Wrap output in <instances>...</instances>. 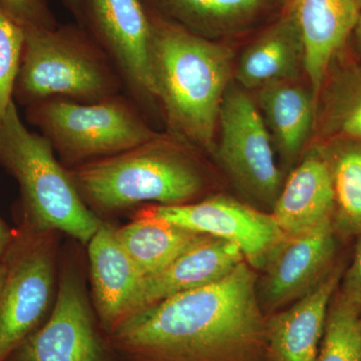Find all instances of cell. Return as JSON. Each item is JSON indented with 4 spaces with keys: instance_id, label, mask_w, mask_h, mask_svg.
<instances>
[{
    "instance_id": "1",
    "label": "cell",
    "mask_w": 361,
    "mask_h": 361,
    "mask_svg": "<svg viewBox=\"0 0 361 361\" xmlns=\"http://www.w3.org/2000/svg\"><path fill=\"white\" fill-rule=\"evenodd\" d=\"M111 339L133 361H267L253 271L229 273L126 318Z\"/></svg>"
},
{
    "instance_id": "2",
    "label": "cell",
    "mask_w": 361,
    "mask_h": 361,
    "mask_svg": "<svg viewBox=\"0 0 361 361\" xmlns=\"http://www.w3.org/2000/svg\"><path fill=\"white\" fill-rule=\"evenodd\" d=\"M147 9L152 82L167 133L214 152L221 104L234 77L233 51Z\"/></svg>"
},
{
    "instance_id": "3",
    "label": "cell",
    "mask_w": 361,
    "mask_h": 361,
    "mask_svg": "<svg viewBox=\"0 0 361 361\" xmlns=\"http://www.w3.org/2000/svg\"><path fill=\"white\" fill-rule=\"evenodd\" d=\"M194 148L159 133L123 153L68 170L85 204L99 212H116L140 204L182 205L198 201L207 187Z\"/></svg>"
},
{
    "instance_id": "4",
    "label": "cell",
    "mask_w": 361,
    "mask_h": 361,
    "mask_svg": "<svg viewBox=\"0 0 361 361\" xmlns=\"http://www.w3.org/2000/svg\"><path fill=\"white\" fill-rule=\"evenodd\" d=\"M13 99L30 106L61 97L96 103L123 92L118 71L80 23L26 27Z\"/></svg>"
},
{
    "instance_id": "5",
    "label": "cell",
    "mask_w": 361,
    "mask_h": 361,
    "mask_svg": "<svg viewBox=\"0 0 361 361\" xmlns=\"http://www.w3.org/2000/svg\"><path fill=\"white\" fill-rule=\"evenodd\" d=\"M0 163L20 185L32 231L63 232L89 243L103 221L85 204L51 144L21 122L14 102L0 123Z\"/></svg>"
},
{
    "instance_id": "6",
    "label": "cell",
    "mask_w": 361,
    "mask_h": 361,
    "mask_svg": "<svg viewBox=\"0 0 361 361\" xmlns=\"http://www.w3.org/2000/svg\"><path fill=\"white\" fill-rule=\"evenodd\" d=\"M26 116L70 169L123 153L159 134L125 92L96 103L45 99L27 106Z\"/></svg>"
},
{
    "instance_id": "7",
    "label": "cell",
    "mask_w": 361,
    "mask_h": 361,
    "mask_svg": "<svg viewBox=\"0 0 361 361\" xmlns=\"http://www.w3.org/2000/svg\"><path fill=\"white\" fill-rule=\"evenodd\" d=\"M217 130L214 152L235 186L251 200L273 207L284 183L274 146L257 104L236 82L226 92Z\"/></svg>"
},
{
    "instance_id": "8",
    "label": "cell",
    "mask_w": 361,
    "mask_h": 361,
    "mask_svg": "<svg viewBox=\"0 0 361 361\" xmlns=\"http://www.w3.org/2000/svg\"><path fill=\"white\" fill-rule=\"evenodd\" d=\"M115 66L123 92L152 123L160 115L149 68V20L142 0H82L78 23Z\"/></svg>"
},
{
    "instance_id": "9",
    "label": "cell",
    "mask_w": 361,
    "mask_h": 361,
    "mask_svg": "<svg viewBox=\"0 0 361 361\" xmlns=\"http://www.w3.org/2000/svg\"><path fill=\"white\" fill-rule=\"evenodd\" d=\"M32 237L6 254L0 286V361H4L32 334L51 304L56 270L52 232Z\"/></svg>"
},
{
    "instance_id": "10",
    "label": "cell",
    "mask_w": 361,
    "mask_h": 361,
    "mask_svg": "<svg viewBox=\"0 0 361 361\" xmlns=\"http://www.w3.org/2000/svg\"><path fill=\"white\" fill-rule=\"evenodd\" d=\"M142 210L190 231L235 244L247 262L256 268L265 267L286 237L272 215L224 196Z\"/></svg>"
},
{
    "instance_id": "11",
    "label": "cell",
    "mask_w": 361,
    "mask_h": 361,
    "mask_svg": "<svg viewBox=\"0 0 361 361\" xmlns=\"http://www.w3.org/2000/svg\"><path fill=\"white\" fill-rule=\"evenodd\" d=\"M16 351V361H101L92 311L73 268L61 275L49 320Z\"/></svg>"
},
{
    "instance_id": "12",
    "label": "cell",
    "mask_w": 361,
    "mask_h": 361,
    "mask_svg": "<svg viewBox=\"0 0 361 361\" xmlns=\"http://www.w3.org/2000/svg\"><path fill=\"white\" fill-rule=\"evenodd\" d=\"M336 254L332 221L286 235L265 265L260 295L271 310L308 293L326 276Z\"/></svg>"
},
{
    "instance_id": "13",
    "label": "cell",
    "mask_w": 361,
    "mask_h": 361,
    "mask_svg": "<svg viewBox=\"0 0 361 361\" xmlns=\"http://www.w3.org/2000/svg\"><path fill=\"white\" fill-rule=\"evenodd\" d=\"M304 45V73L316 102L337 56L355 32L357 0H288Z\"/></svg>"
},
{
    "instance_id": "14",
    "label": "cell",
    "mask_w": 361,
    "mask_h": 361,
    "mask_svg": "<svg viewBox=\"0 0 361 361\" xmlns=\"http://www.w3.org/2000/svg\"><path fill=\"white\" fill-rule=\"evenodd\" d=\"M243 261V254L235 244L209 237L163 270L142 278L123 322L170 297L220 279Z\"/></svg>"
},
{
    "instance_id": "15",
    "label": "cell",
    "mask_w": 361,
    "mask_h": 361,
    "mask_svg": "<svg viewBox=\"0 0 361 361\" xmlns=\"http://www.w3.org/2000/svg\"><path fill=\"white\" fill-rule=\"evenodd\" d=\"M339 271L326 275L291 307L266 320L267 361H316L330 299L338 285Z\"/></svg>"
},
{
    "instance_id": "16",
    "label": "cell",
    "mask_w": 361,
    "mask_h": 361,
    "mask_svg": "<svg viewBox=\"0 0 361 361\" xmlns=\"http://www.w3.org/2000/svg\"><path fill=\"white\" fill-rule=\"evenodd\" d=\"M302 73V37L294 14L285 6L276 20L242 51L235 82L247 92H256L273 82L297 80Z\"/></svg>"
},
{
    "instance_id": "17",
    "label": "cell",
    "mask_w": 361,
    "mask_h": 361,
    "mask_svg": "<svg viewBox=\"0 0 361 361\" xmlns=\"http://www.w3.org/2000/svg\"><path fill=\"white\" fill-rule=\"evenodd\" d=\"M285 235H295L334 220V185L329 164L317 146L306 154L282 185L272 207Z\"/></svg>"
},
{
    "instance_id": "18",
    "label": "cell",
    "mask_w": 361,
    "mask_h": 361,
    "mask_svg": "<svg viewBox=\"0 0 361 361\" xmlns=\"http://www.w3.org/2000/svg\"><path fill=\"white\" fill-rule=\"evenodd\" d=\"M92 293L99 319L113 330L123 322L142 277L121 245L116 229L102 223L89 243Z\"/></svg>"
},
{
    "instance_id": "19",
    "label": "cell",
    "mask_w": 361,
    "mask_h": 361,
    "mask_svg": "<svg viewBox=\"0 0 361 361\" xmlns=\"http://www.w3.org/2000/svg\"><path fill=\"white\" fill-rule=\"evenodd\" d=\"M149 8L185 30L212 40L255 25L285 0H142Z\"/></svg>"
},
{
    "instance_id": "20",
    "label": "cell",
    "mask_w": 361,
    "mask_h": 361,
    "mask_svg": "<svg viewBox=\"0 0 361 361\" xmlns=\"http://www.w3.org/2000/svg\"><path fill=\"white\" fill-rule=\"evenodd\" d=\"M261 116L273 146L286 163L302 153L315 127L317 102L310 89L297 80L278 82L256 90Z\"/></svg>"
},
{
    "instance_id": "21",
    "label": "cell",
    "mask_w": 361,
    "mask_h": 361,
    "mask_svg": "<svg viewBox=\"0 0 361 361\" xmlns=\"http://www.w3.org/2000/svg\"><path fill=\"white\" fill-rule=\"evenodd\" d=\"M118 241L142 277L163 270L210 236L190 231L139 210L134 219L116 229Z\"/></svg>"
},
{
    "instance_id": "22",
    "label": "cell",
    "mask_w": 361,
    "mask_h": 361,
    "mask_svg": "<svg viewBox=\"0 0 361 361\" xmlns=\"http://www.w3.org/2000/svg\"><path fill=\"white\" fill-rule=\"evenodd\" d=\"M318 115L323 141H361V66H346L325 80L318 99Z\"/></svg>"
},
{
    "instance_id": "23",
    "label": "cell",
    "mask_w": 361,
    "mask_h": 361,
    "mask_svg": "<svg viewBox=\"0 0 361 361\" xmlns=\"http://www.w3.org/2000/svg\"><path fill=\"white\" fill-rule=\"evenodd\" d=\"M329 164L336 223L348 234H361V141L334 139L317 145Z\"/></svg>"
},
{
    "instance_id": "24",
    "label": "cell",
    "mask_w": 361,
    "mask_h": 361,
    "mask_svg": "<svg viewBox=\"0 0 361 361\" xmlns=\"http://www.w3.org/2000/svg\"><path fill=\"white\" fill-rule=\"evenodd\" d=\"M360 312L342 298L329 307L316 361H361Z\"/></svg>"
},
{
    "instance_id": "25",
    "label": "cell",
    "mask_w": 361,
    "mask_h": 361,
    "mask_svg": "<svg viewBox=\"0 0 361 361\" xmlns=\"http://www.w3.org/2000/svg\"><path fill=\"white\" fill-rule=\"evenodd\" d=\"M25 30L0 9V123L13 103Z\"/></svg>"
},
{
    "instance_id": "26",
    "label": "cell",
    "mask_w": 361,
    "mask_h": 361,
    "mask_svg": "<svg viewBox=\"0 0 361 361\" xmlns=\"http://www.w3.org/2000/svg\"><path fill=\"white\" fill-rule=\"evenodd\" d=\"M0 9L23 28L59 25L47 0H0Z\"/></svg>"
},
{
    "instance_id": "27",
    "label": "cell",
    "mask_w": 361,
    "mask_h": 361,
    "mask_svg": "<svg viewBox=\"0 0 361 361\" xmlns=\"http://www.w3.org/2000/svg\"><path fill=\"white\" fill-rule=\"evenodd\" d=\"M341 298L361 310V234L355 258L343 280Z\"/></svg>"
},
{
    "instance_id": "28",
    "label": "cell",
    "mask_w": 361,
    "mask_h": 361,
    "mask_svg": "<svg viewBox=\"0 0 361 361\" xmlns=\"http://www.w3.org/2000/svg\"><path fill=\"white\" fill-rule=\"evenodd\" d=\"M13 236L8 226L0 218V260L6 256L7 251L13 245Z\"/></svg>"
},
{
    "instance_id": "29",
    "label": "cell",
    "mask_w": 361,
    "mask_h": 361,
    "mask_svg": "<svg viewBox=\"0 0 361 361\" xmlns=\"http://www.w3.org/2000/svg\"><path fill=\"white\" fill-rule=\"evenodd\" d=\"M61 4L63 6L68 9L73 18H75L77 23L80 20V6H82V0H61Z\"/></svg>"
},
{
    "instance_id": "30",
    "label": "cell",
    "mask_w": 361,
    "mask_h": 361,
    "mask_svg": "<svg viewBox=\"0 0 361 361\" xmlns=\"http://www.w3.org/2000/svg\"><path fill=\"white\" fill-rule=\"evenodd\" d=\"M355 35L357 37L358 44H360L361 49V13L360 16V20H358L357 25L355 27Z\"/></svg>"
},
{
    "instance_id": "31",
    "label": "cell",
    "mask_w": 361,
    "mask_h": 361,
    "mask_svg": "<svg viewBox=\"0 0 361 361\" xmlns=\"http://www.w3.org/2000/svg\"><path fill=\"white\" fill-rule=\"evenodd\" d=\"M4 263L0 262V286H1L2 284V280H4Z\"/></svg>"
},
{
    "instance_id": "32",
    "label": "cell",
    "mask_w": 361,
    "mask_h": 361,
    "mask_svg": "<svg viewBox=\"0 0 361 361\" xmlns=\"http://www.w3.org/2000/svg\"><path fill=\"white\" fill-rule=\"evenodd\" d=\"M357 2H358V6H360V9H361V0H357Z\"/></svg>"
},
{
    "instance_id": "33",
    "label": "cell",
    "mask_w": 361,
    "mask_h": 361,
    "mask_svg": "<svg viewBox=\"0 0 361 361\" xmlns=\"http://www.w3.org/2000/svg\"><path fill=\"white\" fill-rule=\"evenodd\" d=\"M285 1L288 2V0H285Z\"/></svg>"
}]
</instances>
